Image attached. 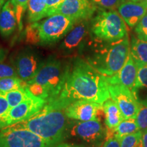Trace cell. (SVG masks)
Listing matches in <instances>:
<instances>
[{
  "label": "cell",
  "mask_w": 147,
  "mask_h": 147,
  "mask_svg": "<svg viewBox=\"0 0 147 147\" xmlns=\"http://www.w3.org/2000/svg\"><path fill=\"white\" fill-rule=\"evenodd\" d=\"M70 63L55 57L44 60L40 70L27 82V88L35 96L47 102L60 95L68 76Z\"/></svg>",
  "instance_id": "cell-3"
},
{
  "label": "cell",
  "mask_w": 147,
  "mask_h": 147,
  "mask_svg": "<svg viewBox=\"0 0 147 147\" xmlns=\"http://www.w3.org/2000/svg\"><path fill=\"white\" fill-rule=\"evenodd\" d=\"M142 140L144 147H147V129L142 131Z\"/></svg>",
  "instance_id": "cell-36"
},
{
  "label": "cell",
  "mask_w": 147,
  "mask_h": 147,
  "mask_svg": "<svg viewBox=\"0 0 147 147\" xmlns=\"http://www.w3.org/2000/svg\"><path fill=\"white\" fill-rule=\"evenodd\" d=\"M103 111L105 117V124L108 130H113L125 119L118 105L111 98L103 104Z\"/></svg>",
  "instance_id": "cell-18"
},
{
  "label": "cell",
  "mask_w": 147,
  "mask_h": 147,
  "mask_svg": "<svg viewBox=\"0 0 147 147\" xmlns=\"http://www.w3.org/2000/svg\"><path fill=\"white\" fill-rule=\"evenodd\" d=\"M70 104L68 100L57 97L47 102L31 118L10 126L32 131L56 146L67 138L69 123L65 109Z\"/></svg>",
  "instance_id": "cell-2"
},
{
  "label": "cell",
  "mask_w": 147,
  "mask_h": 147,
  "mask_svg": "<svg viewBox=\"0 0 147 147\" xmlns=\"http://www.w3.org/2000/svg\"><path fill=\"white\" fill-rule=\"evenodd\" d=\"M138 69L137 64L132 57L131 53H129L122 68L113 76H106V80L108 84H120L131 90L136 81Z\"/></svg>",
  "instance_id": "cell-15"
},
{
  "label": "cell",
  "mask_w": 147,
  "mask_h": 147,
  "mask_svg": "<svg viewBox=\"0 0 147 147\" xmlns=\"http://www.w3.org/2000/svg\"><path fill=\"white\" fill-rule=\"evenodd\" d=\"M17 27L16 8L11 0H7L0 12V35L3 38H8Z\"/></svg>",
  "instance_id": "cell-17"
},
{
  "label": "cell",
  "mask_w": 147,
  "mask_h": 147,
  "mask_svg": "<svg viewBox=\"0 0 147 147\" xmlns=\"http://www.w3.org/2000/svg\"><path fill=\"white\" fill-rule=\"evenodd\" d=\"M47 103V101L31 93L26 100L10 108L7 117V127L31 118L40 111Z\"/></svg>",
  "instance_id": "cell-13"
},
{
  "label": "cell",
  "mask_w": 147,
  "mask_h": 147,
  "mask_svg": "<svg viewBox=\"0 0 147 147\" xmlns=\"http://www.w3.org/2000/svg\"><path fill=\"white\" fill-rule=\"evenodd\" d=\"M58 97L70 103L86 100L103 105L110 95L106 76L87 60L77 57L70 63L68 76Z\"/></svg>",
  "instance_id": "cell-1"
},
{
  "label": "cell",
  "mask_w": 147,
  "mask_h": 147,
  "mask_svg": "<svg viewBox=\"0 0 147 147\" xmlns=\"http://www.w3.org/2000/svg\"><path fill=\"white\" fill-rule=\"evenodd\" d=\"M6 1H7V0H0V12H1V9H2L3 6L4 5V4Z\"/></svg>",
  "instance_id": "cell-38"
},
{
  "label": "cell",
  "mask_w": 147,
  "mask_h": 147,
  "mask_svg": "<svg viewBox=\"0 0 147 147\" xmlns=\"http://www.w3.org/2000/svg\"><path fill=\"white\" fill-rule=\"evenodd\" d=\"M55 147H81L77 146V145H74V144H68V143H60L57 145H56Z\"/></svg>",
  "instance_id": "cell-37"
},
{
  "label": "cell",
  "mask_w": 147,
  "mask_h": 147,
  "mask_svg": "<svg viewBox=\"0 0 147 147\" xmlns=\"http://www.w3.org/2000/svg\"><path fill=\"white\" fill-rule=\"evenodd\" d=\"M76 23V20L60 14H53L39 21L40 45H53L63 40Z\"/></svg>",
  "instance_id": "cell-6"
},
{
  "label": "cell",
  "mask_w": 147,
  "mask_h": 147,
  "mask_svg": "<svg viewBox=\"0 0 147 147\" xmlns=\"http://www.w3.org/2000/svg\"><path fill=\"white\" fill-rule=\"evenodd\" d=\"M138 131L140 130L138 126L137 123L136 122L135 119H125L115 129L108 130V131L119 138V139L121 137L136 133Z\"/></svg>",
  "instance_id": "cell-22"
},
{
  "label": "cell",
  "mask_w": 147,
  "mask_h": 147,
  "mask_svg": "<svg viewBox=\"0 0 147 147\" xmlns=\"http://www.w3.org/2000/svg\"><path fill=\"white\" fill-rule=\"evenodd\" d=\"M135 33L138 39L147 41V12L135 26Z\"/></svg>",
  "instance_id": "cell-31"
},
{
  "label": "cell",
  "mask_w": 147,
  "mask_h": 147,
  "mask_svg": "<svg viewBox=\"0 0 147 147\" xmlns=\"http://www.w3.org/2000/svg\"><path fill=\"white\" fill-rule=\"evenodd\" d=\"M120 143L121 147H144L142 131L121 137Z\"/></svg>",
  "instance_id": "cell-25"
},
{
  "label": "cell",
  "mask_w": 147,
  "mask_h": 147,
  "mask_svg": "<svg viewBox=\"0 0 147 147\" xmlns=\"http://www.w3.org/2000/svg\"><path fill=\"white\" fill-rule=\"evenodd\" d=\"M130 53L138 67L147 65V41L132 37Z\"/></svg>",
  "instance_id": "cell-20"
},
{
  "label": "cell",
  "mask_w": 147,
  "mask_h": 147,
  "mask_svg": "<svg viewBox=\"0 0 147 147\" xmlns=\"http://www.w3.org/2000/svg\"><path fill=\"white\" fill-rule=\"evenodd\" d=\"M141 0H123V1H140Z\"/></svg>",
  "instance_id": "cell-39"
},
{
  "label": "cell",
  "mask_w": 147,
  "mask_h": 147,
  "mask_svg": "<svg viewBox=\"0 0 147 147\" xmlns=\"http://www.w3.org/2000/svg\"><path fill=\"white\" fill-rule=\"evenodd\" d=\"M5 93L10 108H12L29 98L31 92L27 87H25L12 90Z\"/></svg>",
  "instance_id": "cell-23"
},
{
  "label": "cell",
  "mask_w": 147,
  "mask_h": 147,
  "mask_svg": "<svg viewBox=\"0 0 147 147\" xmlns=\"http://www.w3.org/2000/svg\"><path fill=\"white\" fill-rule=\"evenodd\" d=\"M55 145L25 129L8 126L0 130V147H55Z\"/></svg>",
  "instance_id": "cell-8"
},
{
  "label": "cell",
  "mask_w": 147,
  "mask_h": 147,
  "mask_svg": "<svg viewBox=\"0 0 147 147\" xmlns=\"http://www.w3.org/2000/svg\"><path fill=\"white\" fill-rule=\"evenodd\" d=\"M7 77H18L13 64L0 63V78Z\"/></svg>",
  "instance_id": "cell-32"
},
{
  "label": "cell",
  "mask_w": 147,
  "mask_h": 147,
  "mask_svg": "<svg viewBox=\"0 0 147 147\" xmlns=\"http://www.w3.org/2000/svg\"><path fill=\"white\" fill-rule=\"evenodd\" d=\"M117 11L129 27H134L147 12V3L144 1H123Z\"/></svg>",
  "instance_id": "cell-16"
},
{
  "label": "cell",
  "mask_w": 147,
  "mask_h": 147,
  "mask_svg": "<svg viewBox=\"0 0 147 147\" xmlns=\"http://www.w3.org/2000/svg\"><path fill=\"white\" fill-rule=\"evenodd\" d=\"M27 87V82L19 77H7L0 78V91L7 93L12 90Z\"/></svg>",
  "instance_id": "cell-24"
},
{
  "label": "cell",
  "mask_w": 147,
  "mask_h": 147,
  "mask_svg": "<svg viewBox=\"0 0 147 147\" xmlns=\"http://www.w3.org/2000/svg\"><path fill=\"white\" fill-rule=\"evenodd\" d=\"M97 10L91 0H63L53 14H63L78 22L91 20Z\"/></svg>",
  "instance_id": "cell-12"
},
{
  "label": "cell",
  "mask_w": 147,
  "mask_h": 147,
  "mask_svg": "<svg viewBox=\"0 0 147 147\" xmlns=\"http://www.w3.org/2000/svg\"><path fill=\"white\" fill-rule=\"evenodd\" d=\"M63 1V0H47L45 9V18L53 15L55 10Z\"/></svg>",
  "instance_id": "cell-33"
},
{
  "label": "cell",
  "mask_w": 147,
  "mask_h": 147,
  "mask_svg": "<svg viewBox=\"0 0 147 147\" xmlns=\"http://www.w3.org/2000/svg\"><path fill=\"white\" fill-rule=\"evenodd\" d=\"M140 107L136 117V122L140 131L147 129V100L139 102Z\"/></svg>",
  "instance_id": "cell-28"
},
{
  "label": "cell",
  "mask_w": 147,
  "mask_h": 147,
  "mask_svg": "<svg viewBox=\"0 0 147 147\" xmlns=\"http://www.w3.org/2000/svg\"><path fill=\"white\" fill-rule=\"evenodd\" d=\"M25 40L27 43L34 45H40L39 21L29 23L25 29Z\"/></svg>",
  "instance_id": "cell-26"
},
{
  "label": "cell",
  "mask_w": 147,
  "mask_h": 147,
  "mask_svg": "<svg viewBox=\"0 0 147 147\" xmlns=\"http://www.w3.org/2000/svg\"><path fill=\"white\" fill-rule=\"evenodd\" d=\"M142 1H144V2H146L147 3V0H141Z\"/></svg>",
  "instance_id": "cell-40"
},
{
  "label": "cell",
  "mask_w": 147,
  "mask_h": 147,
  "mask_svg": "<svg viewBox=\"0 0 147 147\" xmlns=\"http://www.w3.org/2000/svg\"><path fill=\"white\" fill-rule=\"evenodd\" d=\"M16 8V18L19 31L23 29V18L25 11H27L29 0H11Z\"/></svg>",
  "instance_id": "cell-29"
},
{
  "label": "cell",
  "mask_w": 147,
  "mask_h": 147,
  "mask_svg": "<svg viewBox=\"0 0 147 147\" xmlns=\"http://www.w3.org/2000/svg\"><path fill=\"white\" fill-rule=\"evenodd\" d=\"M90 21L77 22L59 46V51L65 55H70L82 50L88 34H90Z\"/></svg>",
  "instance_id": "cell-10"
},
{
  "label": "cell",
  "mask_w": 147,
  "mask_h": 147,
  "mask_svg": "<svg viewBox=\"0 0 147 147\" xmlns=\"http://www.w3.org/2000/svg\"><path fill=\"white\" fill-rule=\"evenodd\" d=\"M102 147H121L120 139L108 131V136Z\"/></svg>",
  "instance_id": "cell-34"
},
{
  "label": "cell",
  "mask_w": 147,
  "mask_h": 147,
  "mask_svg": "<svg viewBox=\"0 0 147 147\" xmlns=\"http://www.w3.org/2000/svg\"><path fill=\"white\" fill-rule=\"evenodd\" d=\"M130 53L129 37L103 45L87 57L86 60L104 76H111L124 65Z\"/></svg>",
  "instance_id": "cell-4"
},
{
  "label": "cell",
  "mask_w": 147,
  "mask_h": 147,
  "mask_svg": "<svg viewBox=\"0 0 147 147\" xmlns=\"http://www.w3.org/2000/svg\"><path fill=\"white\" fill-rule=\"evenodd\" d=\"M91 1L97 9L116 10L123 2V0H91Z\"/></svg>",
  "instance_id": "cell-30"
},
{
  "label": "cell",
  "mask_w": 147,
  "mask_h": 147,
  "mask_svg": "<svg viewBox=\"0 0 147 147\" xmlns=\"http://www.w3.org/2000/svg\"><path fill=\"white\" fill-rule=\"evenodd\" d=\"M107 136L108 129L99 118L71 123L67 127V138L73 137L92 147H100L105 142Z\"/></svg>",
  "instance_id": "cell-7"
},
{
  "label": "cell",
  "mask_w": 147,
  "mask_h": 147,
  "mask_svg": "<svg viewBox=\"0 0 147 147\" xmlns=\"http://www.w3.org/2000/svg\"><path fill=\"white\" fill-rule=\"evenodd\" d=\"M103 106L90 100H78L71 102L65 109L66 117L78 121H87L98 118Z\"/></svg>",
  "instance_id": "cell-14"
},
{
  "label": "cell",
  "mask_w": 147,
  "mask_h": 147,
  "mask_svg": "<svg viewBox=\"0 0 147 147\" xmlns=\"http://www.w3.org/2000/svg\"><path fill=\"white\" fill-rule=\"evenodd\" d=\"M8 51L6 49L0 47V63L3 62L5 59H6L7 55H8Z\"/></svg>",
  "instance_id": "cell-35"
},
{
  "label": "cell",
  "mask_w": 147,
  "mask_h": 147,
  "mask_svg": "<svg viewBox=\"0 0 147 147\" xmlns=\"http://www.w3.org/2000/svg\"><path fill=\"white\" fill-rule=\"evenodd\" d=\"M138 67L136 81L131 91L138 102H142L147 100V65Z\"/></svg>",
  "instance_id": "cell-19"
},
{
  "label": "cell",
  "mask_w": 147,
  "mask_h": 147,
  "mask_svg": "<svg viewBox=\"0 0 147 147\" xmlns=\"http://www.w3.org/2000/svg\"><path fill=\"white\" fill-rule=\"evenodd\" d=\"M40 55L31 48H26L20 51L12 61L18 76L27 82L32 80L40 70L43 63Z\"/></svg>",
  "instance_id": "cell-9"
},
{
  "label": "cell",
  "mask_w": 147,
  "mask_h": 147,
  "mask_svg": "<svg viewBox=\"0 0 147 147\" xmlns=\"http://www.w3.org/2000/svg\"><path fill=\"white\" fill-rule=\"evenodd\" d=\"M110 98L119 106L125 119H136L140 104L130 89L120 84H108Z\"/></svg>",
  "instance_id": "cell-11"
},
{
  "label": "cell",
  "mask_w": 147,
  "mask_h": 147,
  "mask_svg": "<svg viewBox=\"0 0 147 147\" xmlns=\"http://www.w3.org/2000/svg\"><path fill=\"white\" fill-rule=\"evenodd\" d=\"M10 109L5 93L0 91V130L7 127V117Z\"/></svg>",
  "instance_id": "cell-27"
},
{
  "label": "cell",
  "mask_w": 147,
  "mask_h": 147,
  "mask_svg": "<svg viewBox=\"0 0 147 147\" xmlns=\"http://www.w3.org/2000/svg\"><path fill=\"white\" fill-rule=\"evenodd\" d=\"M47 0H29L27 13L29 23L38 22L45 18Z\"/></svg>",
  "instance_id": "cell-21"
},
{
  "label": "cell",
  "mask_w": 147,
  "mask_h": 147,
  "mask_svg": "<svg viewBox=\"0 0 147 147\" xmlns=\"http://www.w3.org/2000/svg\"><path fill=\"white\" fill-rule=\"evenodd\" d=\"M90 34L100 43H111L128 36L127 24L118 11L104 9H97L91 19Z\"/></svg>",
  "instance_id": "cell-5"
}]
</instances>
